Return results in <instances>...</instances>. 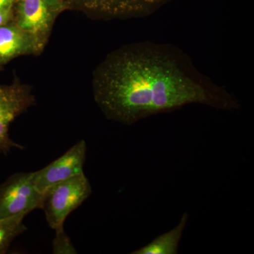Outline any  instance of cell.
<instances>
[{"instance_id": "obj_5", "label": "cell", "mask_w": 254, "mask_h": 254, "mask_svg": "<svg viewBox=\"0 0 254 254\" xmlns=\"http://www.w3.org/2000/svg\"><path fill=\"white\" fill-rule=\"evenodd\" d=\"M35 99L29 87L18 82L0 84V152L6 155L13 148L23 149L9 136L11 124L34 104Z\"/></svg>"}, {"instance_id": "obj_10", "label": "cell", "mask_w": 254, "mask_h": 254, "mask_svg": "<svg viewBox=\"0 0 254 254\" xmlns=\"http://www.w3.org/2000/svg\"><path fill=\"white\" fill-rule=\"evenodd\" d=\"M24 216H15L0 220V254H6L15 239L27 230Z\"/></svg>"}, {"instance_id": "obj_2", "label": "cell", "mask_w": 254, "mask_h": 254, "mask_svg": "<svg viewBox=\"0 0 254 254\" xmlns=\"http://www.w3.org/2000/svg\"><path fill=\"white\" fill-rule=\"evenodd\" d=\"M92 193V187L84 173L55 184L43 193L41 209L53 230L63 228L65 220Z\"/></svg>"}, {"instance_id": "obj_13", "label": "cell", "mask_w": 254, "mask_h": 254, "mask_svg": "<svg viewBox=\"0 0 254 254\" xmlns=\"http://www.w3.org/2000/svg\"><path fill=\"white\" fill-rule=\"evenodd\" d=\"M19 0H0V10L14 8Z\"/></svg>"}, {"instance_id": "obj_11", "label": "cell", "mask_w": 254, "mask_h": 254, "mask_svg": "<svg viewBox=\"0 0 254 254\" xmlns=\"http://www.w3.org/2000/svg\"><path fill=\"white\" fill-rule=\"evenodd\" d=\"M55 236L53 240V254H77L74 246L66 235L64 228L55 230Z\"/></svg>"}, {"instance_id": "obj_6", "label": "cell", "mask_w": 254, "mask_h": 254, "mask_svg": "<svg viewBox=\"0 0 254 254\" xmlns=\"http://www.w3.org/2000/svg\"><path fill=\"white\" fill-rule=\"evenodd\" d=\"M71 9L103 18L134 17L151 14L169 0H66Z\"/></svg>"}, {"instance_id": "obj_3", "label": "cell", "mask_w": 254, "mask_h": 254, "mask_svg": "<svg viewBox=\"0 0 254 254\" xmlns=\"http://www.w3.org/2000/svg\"><path fill=\"white\" fill-rule=\"evenodd\" d=\"M68 9L71 8L66 0H19L13 21L33 38L42 53L57 18Z\"/></svg>"}, {"instance_id": "obj_7", "label": "cell", "mask_w": 254, "mask_h": 254, "mask_svg": "<svg viewBox=\"0 0 254 254\" xmlns=\"http://www.w3.org/2000/svg\"><path fill=\"white\" fill-rule=\"evenodd\" d=\"M87 145L81 140L63 155L45 168L31 173L32 181L41 193L50 187L83 173L86 160Z\"/></svg>"}, {"instance_id": "obj_8", "label": "cell", "mask_w": 254, "mask_h": 254, "mask_svg": "<svg viewBox=\"0 0 254 254\" xmlns=\"http://www.w3.org/2000/svg\"><path fill=\"white\" fill-rule=\"evenodd\" d=\"M41 53L33 38L14 21L0 26V68L18 57Z\"/></svg>"}, {"instance_id": "obj_12", "label": "cell", "mask_w": 254, "mask_h": 254, "mask_svg": "<svg viewBox=\"0 0 254 254\" xmlns=\"http://www.w3.org/2000/svg\"><path fill=\"white\" fill-rule=\"evenodd\" d=\"M14 18V8L0 10V26L11 22Z\"/></svg>"}, {"instance_id": "obj_9", "label": "cell", "mask_w": 254, "mask_h": 254, "mask_svg": "<svg viewBox=\"0 0 254 254\" xmlns=\"http://www.w3.org/2000/svg\"><path fill=\"white\" fill-rule=\"evenodd\" d=\"M189 220V213H183L178 224L169 231L159 235L148 245L131 252V254H177Z\"/></svg>"}, {"instance_id": "obj_1", "label": "cell", "mask_w": 254, "mask_h": 254, "mask_svg": "<svg viewBox=\"0 0 254 254\" xmlns=\"http://www.w3.org/2000/svg\"><path fill=\"white\" fill-rule=\"evenodd\" d=\"M95 103L108 120L132 125L190 105L239 110L240 101L173 46L132 43L110 53L93 73Z\"/></svg>"}, {"instance_id": "obj_4", "label": "cell", "mask_w": 254, "mask_h": 254, "mask_svg": "<svg viewBox=\"0 0 254 254\" xmlns=\"http://www.w3.org/2000/svg\"><path fill=\"white\" fill-rule=\"evenodd\" d=\"M43 193L32 181L31 173H17L0 185V220L26 217L41 208Z\"/></svg>"}]
</instances>
